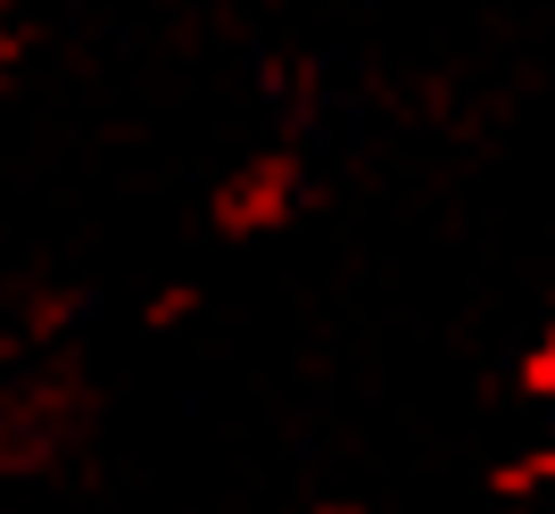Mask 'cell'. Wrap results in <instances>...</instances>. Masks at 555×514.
I'll return each mask as SVG.
<instances>
[]
</instances>
